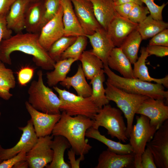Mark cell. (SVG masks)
Here are the masks:
<instances>
[{
    "instance_id": "6da1fadb",
    "label": "cell",
    "mask_w": 168,
    "mask_h": 168,
    "mask_svg": "<svg viewBox=\"0 0 168 168\" xmlns=\"http://www.w3.org/2000/svg\"><path fill=\"white\" fill-rule=\"evenodd\" d=\"M39 37L38 33L21 32L2 40L0 45V61L11 65V54L13 52L20 51L31 55L35 65L43 69L53 70L56 62L40 44Z\"/></svg>"
},
{
    "instance_id": "7a4b0ae2",
    "label": "cell",
    "mask_w": 168,
    "mask_h": 168,
    "mask_svg": "<svg viewBox=\"0 0 168 168\" xmlns=\"http://www.w3.org/2000/svg\"><path fill=\"white\" fill-rule=\"evenodd\" d=\"M93 123V119L85 116L72 117L62 111L59 119L54 127L52 135L64 137L76 155H84L92 148L85 137L86 131L92 126Z\"/></svg>"
},
{
    "instance_id": "3957f363",
    "label": "cell",
    "mask_w": 168,
    "mask_h": 168,
    "mask_svg": "<svg viewBox=\"0 0 168 168\" xmlns=\"http://www.w3.org/2000/svg\"><path fill=\"white\" fill-rule=\"evenodd\" d=\"M103 70L108 77L107 82L118 88L130 93L168 101V91L165 90L161 84L121 77L112 71L107 65H104Z\"/></svg>"
},
{
    "instance_id": "277c9868",
    "label": "cell",
    "mask_w": 168,
    "mask_h": 168,
    "mask_svg": "<svg viewBox=\"0 0 168 168\" xmlns=\"http://www.w3.org/2000/svg\"><path fill=\"white\" fill-rule=\"evenodd\" d=\"M38 79L33 81L28 89V102L35 110L49 114H60L61 102L58 96L44 84L42 71L37 72Z\"/></svg>"
},
{
    "instance_id": "5b68a950",
    "label": "cell",
    "mask_w": 168,
    "mask_h": 168,
    "mask_svg": "<svg viewBox=\"0 0 168 168\" xmlns=\"http://www.w3.org/2000/svg\"><path fill=\"white\" fill-rule=\"evenodd\" d=\"M105 84V93L107 99L116 103L126 119V133L128 138L135 115L141 105L149 97L127 92L107 82Z\"/></svg>"
},
{
    "instance_id": "8992f818",
    "label": "cell",
    "mask_w": 168,
    "mask_h": 168,
    "mask_svg": "<svg viewBox=\"0 0 168 168\" xmlns=\"http://www.w3.org/2000/svg\"><path fill=\"white\" fill-rule=\"evenodd\" d=\"M122 114L119 109L113 107L109 104L106 105L100 109L95 115L92 127L97 129L100 127H104L111 138H116L125 142L128 138Z\"/></svg>"
},
{
    "instance_id": "52a82bcc",
    "label": "cell",
    "mask_w": 168,
    "mask_h": 168,
    "mask_svg": "<svg viewBox=\"0 0 168 168\" xmlns=\"http://www.w3.org/2000/svg\"><path fill=\"white\" fill-rule=\"evenodd\" d=\"M136 120V123L133 126L128 139L134 156V168H142L141 155L147 144L157 129L151 125L150 119L144 115L137 116Z\"/></svg>"
},
{
    "instance_id": "ba28073f",
    "label": "cell",
    "mask_w": 168,
    "mask_h": 168,
    "mask_svg": "<svg viewBox=\"0 0 168 168\" xmlns=\"http://www.w3.org/2000/svg\"><path fill=\"white\" fill-rule=\"evenodd\" d=\"M61 102L60 111L71 116L82 115L93 120L100 109L90 97H84L56 86L53 87Z\"/></svg>"
},
{
    "instance_id": "9c48e42d",
    "label": "cell",
    "mask_w": 168,
    "mask_h": 168,
    "mask_svg": "<svg viewBox=\"0 0 168 168\" xmlns=\"http://www.w3.org/2000/svg\"><path fill=\"white\" fill-rule=\"evenodd\" d=\"M146 146L151 152L157 168H168V119L156 131Z\"/></svg>"
},
{
    "instance_id": "30bf717a",
    "label": "cell",
    "mask_w": 168,
    "mask_h": 168,
    "mask_svg": "<svg viewBox=\"0 0 168 168\" xmlns=\"http://www.w3.org/2000/svg\"><path fill=\"white\" fill-rule=\"evenodd\" d=\"M53 138L49 135L38 138L36 143L26 153L29 168H43L52 161L53 152L51 144Z\"/></svg>"
},
{
    "instance_id": "8fae6325",
    "label": "cell",
    "mask_w": 168,
    "mask_h": 168,
    "mask_svg": "<svg viewBox=\"0 0 168 168\" xmlns=\"http://www.w3.org/2000/svg\"><path fill=\"white\" fill-rule=\"evenodd\" d=\"M164 100L149 97L141 105L136 114L147 117L151 125L158 129L168 119V106Z\"/></svg>"
},
{
    "instance_id": "7c38bea8",
    "label": "cell",
    "mask_w": 168,
    "mask_h": 168,
    "mask_svg": "<svg viewBox=\"0 0 168 168\" xmlns=\"http://www.w3.org/2000/svg\"><path fill=\"white\" fill-rule=\"evenodd\" d=\"M63 8L60 4L56 15L41 28L39 40L42 47L47 51L57 40L64 36L62 21Z\"/></svg>"
},
{
    "instance_id": "4fadbf2b",
    "label": "cell",
    "mask_w": 168,
    "mask_h": 168,
    "mask_svg": "<svg viewBox=\"0 0 168 168\" xmlns=\"http://www.w3.org/2000/svg\"><path fill=\"white\" fill-rule=\"evenodd\" d=\"M18 128L22 133L19 141L14 147L5 149L0 145V160L3 161L13 157L23 150H25L27 153L36 142L38 138L31 119L28 121L25 126Z\"/></svg>"
},
{
    "instance_id": "5bb4252c",
    "label": "cell",
    "mask_w": 168,
    "mask_h": 168,
    "mask_svg": "<svg viewBox=\"0 0 168 168\" xmlns=\"http://www.w3.org/2000/svg\"><path fill=\"white\" fill-rule=\"evenodd\" d=\"M85 35L93 34L101 27L97 20L90 0H70Z\"/></svg>"
},
{
    "instance_id": "9a60e30c",
    "label": "cell",
    "mask_w": 168,
    "mask_h": 168,
    "mask_svg": "<svg viewBox=\"0 0 168 168\" xmlns=\"http://www.w3.org/2000/svg\"><path fill=\"white\" fill-rule=\"evenodd\" d=\"M26 108L31 117L35 132L38 138L52 134L54 126L61 117V113L49 114L39 111L28 101H26Z\"/></svg>"
},
{
    "instance_id": "2e32d148",
    "label": "cell",
    "mask_w": 168,
    "mask_h": 168,
    "mask_svg": "<svg viewBox=\"0 0 168 168\" xmlns=\"http://www.w3.org/2000/svg\"><path fill=\"white\" fill-rule=\"evenodd\" d=\"M85 36L92 47L91 52L101 60L104 65H107L108 58L115 47L107 31L101 27L93 34Z\"/></svg>"
},
{
    "instance_id": "e0dca14e",
    "label": "cell",
    "mask_w": 168,
    "mask_h": 168,
    "mask_svg": "<svg viewBox=\"0 0 168 168\" xmlns=\"http://www.w3.org/2000/svg\"><path fill=\"white\" fill-rule=\"evenodd\" d=\"M138 25L118 14L109 24L106 31L115 47H120L127 36L137 29Z\"/></svg>"
},
{
    "instance_id": "ac0fdd59",
    "label": "cell",
    "mask_w": 168,
    "mask_h": 168,
    "mask_svg": "<svg viewBox=\"0 0 168 168\" xmlns=\"http://www.w3.org/2000/svg\"><path fill=\"white\" fill-rule=\"evenodd\" d=\"M134 156L133 153L121 155L108 149L100 154L97 165L95 168H134Z\"/></svg>"
},
{
    "instance_id": "d6986e66",
    "label": "cell",
    "mask_w": 168,
    "mask_h": 168,
    "mask_svg": "<svg viewBox=\"0 0 168 168\" xmlns=\"http://www.w3.org/2000/svg\"><path fill=\"white\" fill-rule=\"evenodd\" d=\"M30 2L29 0H16L14 3L6 16L9 29L17 33L25 29L26 13Z\"/></svg>"
},
{
    "instance_id": "ffe728a7",
    "label": "cell",
    "mask_w": 168,
    "mask_h": 168,
    "mask_svg": "<svg viewBox=\"0 0 168 168\" xmlns=\"http://www.w3.org/2000/svg\"><path fill=\"white\" fill-rule=\"evenodd\" d=\"M63 8L62 21L64 36L77 37L85 35L70 0H60Z\"/></svg>"
},
{
    "instance_id": "44dd1931",
    "label": "cell",
    "mask_w": 168,
    "mask_h": 168,
    "mask_svg": "<svg viewBox=\"0 0 168 168\" xmlns=\"http://www.w3.org/2000/svg\"><path fill=\"white\" fill-rule=\"evenodd\" d=\"M131 64L120 47L112 49L107 60V65L110 68L117 71L126 78H135Z\"/></svg>"
},
{
    "instance_id": "7402d4cb",
    "label": "cell",
    "mask_w": 168,
    "mask_h": 168,
    "mask_svg": "<svg viewBox=\"0 0 168 168\" xmlns=\"http://www.w3.org/2000/svg\"><path fill=\"white\" fill-rule=\"evenodd\" d=\"M92 3L94 13L101 27L106 30L108 26L118 14L113 0H90Z\"/></svg>"
},
{
    "instance_id": "603a6c76",
    "label": "cell",
    "mask_w": 168,
    "mask_h": 168,
    "mask_svg": "<svg viewBox=\"0 0 168 168\" xmlns=\"http://www.w3.org/2000/svg\"><path fill=\"white\" fill-rule=\"evenodd\" d=\"M44 15L43 0L30 2L27 9L25 18V29L28 32L39 34Z\"/></svg>"
},
{
    "instance_id": "cb8c5ba5",
    "label": "cell",
    "mask_w": 168,
    "mask_h": 168,
    "mask_svg": "<svg viewBox=\"0 0 168 168\" xmlns=\"http://www.w3.org/2000/svg\"><path fill=\"white\" fill-rule=\"evenodd\" d=\"M60 85L68 89L72 87L77 95L84 97H90L92 93V88L87 82L81 64L78 65L77 71L73 76L67 77Z\"/></svg>"
},
{
    "instance_id": "d4e9b609",
    "label": "cell",
    "mask_w": 168,
    "mask_h": 168,
    "mask_svg": "<svg viewBox=\"0 0 168 168\" xmlns=\"http://www.w3.org/2000/svg\"><path fill=\"white\" fill-rule=\"evenodd\" d=\"M51 144L53 152L52 161L48 165L47 168H70L71 166L64 161L65 151L71 146L68 140L60 135L54 136Z\"/></svg>"
},
{
    "instance_id": "484cf974",
    "label": "cell",
    "mask_w": 168,
    "mask_h": 168,
    "mask_svg": "<svg viewBox=\"0 0 168 168\" xmlns=\"http://www.w3.org/2000/svg\"><path fill=\"white\" fill-rule=\"evenodd\" d=\"M141 54L137 61L133 64V76L135 78L141 80L150 82H154L156 83L163 85L166 88H168V75L162 78L156 79L150 76L147 67L146 65V61L147 58L150 56L146 49V48H141Z\"/></svg>"
},
{
    "instance_id": "4316f807",
    "label": "cell",
    "mask_w": 168,
    "mask_h": 168,
    "mask_svg": "<svg viewBox=\"0 0 168 168\" xmlns=\"http://www.w3.org/2000/svg\"><path fill=\"white\" fill-rule=\"evenodd\" d=\"M86 136L102 143L108 147L107 149L116 153L125 155L133 153V149L129 143L123 144L109 139L101 134L98 129L92 127L86 131Z\"/></svg>"
},
{
    "instance_id": "83f0119b",
    "label": "cell",
    "mask_w": 168,
    "mask_h": 168,
    "mask_svg": "<svg viewBox=\"0 0 168 168\" xmlns=\"http://www.w3.org/2000/svg\"><path fill=\"white\" fill-rule=\"evenodd\" d=\"M77 59L69 58L61 59L55 63L53 70L46 73L47 83L49 87L55 86L67 77L71 67Z\"/></svg>"
},
{
    "instance_id": "f1b7e54d",
    "label": "cell",
    "mask_w": 168,
    "mask_h": 168,
    "mask_svg": "<svg viewBox=\"0 0 168 168\" xmlns=\"http://www.w3.org/2000/svg\"><path fill=\"white\" fill-rule=\"evenodd\" d=\"M79 60L81 63L82 70L88 80H91L104 68V63L101 60L93 54L91 50L84 51Z\"/></svg>"
},
{
    "instance_id": "f546056e",
    "label": "cell",
    "mask_w": 168,
    "mask_h": 168,
    "mask_svg": "<svg viewBox=\"0 0 168 168\" xmlns=\"http://www.w3.org/2000/svg\"><path fill=\"white\" fill-rule=\"evenodd\" d=\"M168 27V24L162 20L154 19L150 15L138 24L137 30L142 40L152 38Z\"/></svg>"
},
{
    "instance_id": "4dcf8cb0",
    "label": "cell",
    "mask_w": 168,
    "mask_h": 168,
    "mask_svg": "<svg viewBox=\"0 0 168 168\" xmlns=\"http://www.w3.org/2000/svg\"><path fill=\"white\" fill-rule=\"evenodd\" d=\"M103 69L91 80L90 83L92 85V93L90 98L100 109L109 104L105 93L103 83L105 80Z\"/></svg>"
},
{
    "instance_id": "1f68e13d",
    "label": "cell",
    "mask_w": 168,
    "mask_h": 168,
    "mask_svg": "<svg viewBox=\"0 0 168 168\" xmlns=\"http://www.w3.org/2000/svg\"><path fill=\"white\" fill-rule=\"evenodd\" d=\"M142 40L136 29L127 36L120 47L132 64H133L138 59V53Z\"/></svg>"
},
{
    "instance_id": "d6a6232c",
    "label": "cell",
    "mask_w": 168,
    "mask_h": 168,
    "mask_svg": "<svg viewBox=\"0 0 168 168\" xmlns=\"http://www.w3.org/2000/svg\"><path fill=\"white\" fill-rule=\"evenodd\" d=\"M16 86L14 72L6 68L4 63L0 62V97L5 100H9L13 96L10 93L11 89Z\"/></svg>"
},
{
    "instance_id": "836d02e7",
    "label": "cell",
    "mask_w": 168,
    "mask_h": 168,
    "mask_svg": "<svg viewBox=\"0 0 168 168\" xmlns=\"http://www.w3.org/2000/svg\"><path fill=\"white\" fill-rule=\"evenodd\" d=\"M77 37L64 36L55 41L48 52L50 57L55 62L60 60L63 53L76 40Z\"/></svg>"
},
{
    "instance_id": "e575fe53",
    "label": "cell",
    "mask_w": 168,
    "mask_h": 168,
    "mask_svg": "<svg viewBox=\"0 0 168 168\" xmlns=\"http://www.w3.org/2000/svg\"><path fill=\"white\" fill-rule=\"evenodd\" d=\"M87 40L85 35L77 37L75 41L62 54L60 60L72 58L79 60L86 47Z\"/></svg>"
},
{
    "instance_id": "d590c367",
    "label": "cell",
    "mask_w": 168,
    "mask_h": 168,
    "mask_svg": "<svg viewBox=\"0 0 168 168\" xmlns=\"http://www.w3.org/2000/svg\"><path fill=\"white\" fill-rule=\"evenodd\" d=\"M43 2L44 15L42 27L55 16L60 5V0H43Z\"/></svg>"
},
{
    "instance_id": "8d00e7d4",
    "label": "cell",
    "mask_w": 168,
    "mask_h": 168,
    "mask_svg": "<svg viewBox=\"0 0 168 168\" xmlns=\"http://www.w3.org/2000/svg\"><path fill=\"white\" fill-rule=\"evenodd\" d=\"M149 13L146 7L135 4L129 14L128 19L132 22L138 24L143 21Z\"/></svg>"
},
{
    "instance_id": "74e56055",
    "label": "cell",
    "mask_w": 168,
    "mask_h": 168,
    "mask_svg": "<svg viewBox=\"0 0 168 168\" xmlns=\"http://www.w3.org/2000/svg\"><path fill=\"white\" fill-rule=\"evenodd\" d=\"M154 0H141L143 3L146 4L150 12V15L154 19L162 20V12L167 4L164 3L162 5L159 6L155 3Z\"/></svg>"
},
{
    "instance_id": "f35d334b",
    "label": "cell",
    "mask_w": 168,
    "mask_h": 168,
    "mask_svg": "<svg viewBox=\"0 0 168 168\" xmlns=\"http://www.w3.org/2000/svg\"><path fill=\"white\" fill-rule=\"evenodd\" d=\"M34 73V69L29 67L21 68L18 72V83L21 86H26L31 79Z\"/></svg>"
},
{
    "instance_id": "ab89813d",
    "label": "cell",
    "mask_w": 168,
    "mask_h": 168,
    "mask_svg": "<svg viewBox=\"0 0 168 168\" xmlns=\"http://www.w3.org/2000/svg\"><path fill=\"white\" fill-rule=\"evenodd\" d=\"M148 44L168 47V29L164 30L152 37Z\"/></svg>"
},
{
    "instance_id": "60d3db41",
    "label": "cell",
    "mask_w": 168,
    "mask_h": 168,
    "mask_svg": "<svg viewBox=\"0 0 168 168\" xmlns=\"http://www.w3.org/2000/svg\"><path fill=\"white\" fill-rule=\"evenodd\" d=\"M26 152L23 150L15 156L3 160L0 163V168H12L19 161L26 159Z\"/></svg>"
},
{
    "instance_id": "b9f144b4",
    "label": "cell",
    "mask_w": 168,
    "mask_h": 168,
    "mask_svg": "<svg viewBox=\"0 0 168 168\" xmlns=\"http://www.w3.org/2000/svg\"><path fill=\"white\" fill-rule=\"evenodd\" d=\"M146 49L150 56L154 55L157 57H163L168 55V47L148 44Z\"/></svg>"
},
{
    "instance_id": "7bdbcfd3",
    "label": "cell",
    "mask_w": 168,
    "mask_h": 168,
    "mask_svg": "<svg viewBox=\"0 0 168 168\" xmlns=\"http://www.w3.org/2000/svg\"><path fill=\"white\" fill-rule=\"evenodd\" d=\"M142 168H156L153 155L149 148L147 147L141 155Z\"/></svg>"
},
{
    "instance_id": "ee69618b",
    "label": "cell",
    "mask_w": 168,
    "mask_h": 168,
    "mask_svg": "<svg viewBox=\"0 0 168 168\" xmlns=\"http://www.w3.org/2000/svg\"><path fill=\"white\" fill-rule=\"evenodd\" d=\"M6 16H0V45L2 40L9 38L12 36V31L7 26Z\"/></svg>"
},
{
    "instance_id": "f6af8a7d",
    "label": "cell",
    "mask_w": 168,
    "mask_h": 168,
    "mask_svg": "<svg viewBox=\"0 0 168 168\" xmlns=\"http://www.w3.org/2000/svg\"><path fill=\"white\" fill-rule=\"evenodd\" d=\"M135 4L132 2L123 3L115 5V8L116 12L119 16L128 19L129 14Z\"/></svg>"
},
{
    "instance_id": "bcb514c9",
    "label": "cell",
    "mask_w": 168,
    "mask_h": 168,
    "mask_svg": "<svg viewBox=\"0 0 168 168\" xmlns=\"http://www.w3.org/2000/svg\"><path fill=\"white\" fill-rule=\"evenodd\" d=\"M76 155L75 151L72 148L68 151V158L69 160L68 162L70 164L71 168H80V162L84 160V155L80 156V157L76 160L75 156Z\"/></svg>"
},
{
    "instance_id": "7dc6e473",
    "label": "cell",
    "mask_w": 168,
    "mask_h": 168,
    "mask_svg": "<svg viewBox=\"0 0 168 168\" xmlns=\"http://www.w3.org/2000/svg\"><path fill=\"white\" fill-rule=\"evenodd\" d=\"M16 0H0V16H6Z\"/></svg>"
},
{
    "instance_id": "c3c4849f",
    "label": "cell",
    "mask_w": 168,
    "mask_h": 168,
    "mask_svg": "<svg viewBox=\"0 0 168 168\" xmlns=\"http://www.w3.org/2000/svg\"><path fill=\"white\" fill-rule=\"evenodd\" d=\"M130 2L141 5L143 3L141 0H116L114 3L115 5H116Z\"/></svg>"
},
{
    "instance_id": "681fc988",
    "label": "cell",
    "mask_w": 168,
    "mask_h": 168,
    "mask_svg": "<svg viewBox=\"0 0 168 168\" xmlns=\"http://www.w3.org/2000/svg\"><path fill=\"white\" fill-rule=\"evenodd\" d=\"M28 167H29V164L26 159L19 161L13 167V168H27Z\"/></svg>"
},
{
    "instance_id": "f907efd6",
    "label": "cell",
    "mask_w": 168,
    "mask_h": 168,
    "mask_svg": "<svg viewBox=\"0 0 168 168\" xmlns=\"http://www.w3.org/2000/svg\"><path fill=\"white\" fill-rule=\"evenodd\" d=\"M30 2H35L39 1H40V0H29Z\"/></svg>"
},
{
    "instance_id": "816d5d0a",
    "label": "cell",
    "mask_w": 168,
    "mask_h": 168,
    "mask_svg": "<svg viewBox=\"0 0 168 168\" xmlns=\"http://www.w3.org/2000/svg\"><path fill=\"white\" fill-rule=\"evenodd\" d=\"M0 115H1V113H0ZM2 161H3L0 160V163H1Z\"/></svg>"
},
{
    "instance_id": "f5cc1de1",
    "label": "cell",
    "mask_w": 168,
    "mask_h": 168,
    "mask_svg": "<svg viewBox=\"0 0 168 168\" xmlns=\"http://www.w3.org/2000/svg\"><path fill=\"white\" fill-rule=\"evenodd\" d=\"M114 0V2H115V1H116V0Z\"/></svg>"
}]
</instances>
